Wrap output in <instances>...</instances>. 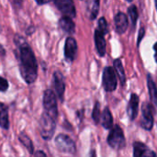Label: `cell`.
Segmentation results:
<instances>
[{
    "label": "cell",
    "mask_w": 157,
    "mask_h": 157,
    "mask_svg": "<svg viewBox=\"0 0 157 157\" xmlns=\"http://www.w3.org/2000/svg\"><path fill=\"white\" fill-rule=\"evenodd\" d=\"M147 85H148V89H149V94H150V98L155 106V108L157 109V88L155 86V81L153 80L151 75L147 76Z\"/></svg>",
    "instance_id": "obj_16"
},
{
    "label": "cell",
    "mask_w": 157,
    "mask_h": 157,
    "mask_svg": "<svg viewBox=\"0 0 157 157\" xmlns=\"http://www.w3.org/2000/svg\"><path fill=\"white\" fill-rule=\"evenodd\" d=\"M128 14L130 16V18L132 20V27H134L136 25V21L138 19V17H139V13H138V9L135 6H131L129 8H128Z\"/></svg>",
    "instance_id": "obj_22"
},
{
    "label": "cell",
    "mask_w": 157,
    "mask_h": 157,
    "mask_svg": "<svg viewBox=\"0 0 157 157\" xmlns=\"http://www.w3.org/2000/svg\"><path fill=\"white\" fill-rule=\"evenodd\" d=\"M102 125L105 129H110L113 125V118L110 113V110L107 108L104 109L102 116H101Z\"/></svg>",
    "instance_id": "obj_20"
},
{
    "label": "cell",
    "mask_w": 157,
    "mask_h": 157,
    "mask_svg": "<svg viewBox=\"0 0 157 157\" xmlns=\"http://www.w3.org/2000/svg\"><path fill=\"white\" fill-rule=\"evenodd\" d=\"M15 42L17 44L16 56L19 64L20 74L26 83L32 84L38 75V65L34 52L23 38L17 37Z\"/></svg>",
    "instance_id": "obj_1"
},
{
    "label": "cell",
    "mask_w": 157,
    "mask_h": 157,
    "mask_svg": "<svg viewBox=\"0 0 157 157\" xmlns=\"http://www.w3.org/2000/svg\"><path fill=\"white\" fill-rule=\"evenodd\" d=\"M98 29H100L101 31H103L105 34L109 31L108 30V23H107V20L104 17H101L98 20Z\"/></svg>",
    "instance_id": "obj_24"
},
{
    "label": "cell",
    "mask_w": 157,
    "mask_h": 157,
    "mask_svg": "<svg viewBox=\"0 0 157 157\" xmlns=\"http://www.w3.org/2000/svg\"><path fill=\"white\" fill-rule=\"evenodd\" d=\"M55 145L57 149L63 153L70 155H74L75 153V144L66 134H59L55 138Z\"/></svg>",
    "instance_id": "obj_5"
},
{
    "label": "cell",
    "mask_w": 157,
    "mask_h": 157,
    "mask_svg": "<svg viewBox=\"0 0 157 157\" xmlns=\"http://www.w3.org/2000/svg\"><path fill=\"white\" fill-rule=\"evenodd\" d=\"M105 33L100 29H97L95 31V43L97 52L99 56H104L106 54V40L104 38Z\"/></svg>",
    "instance_id": "obj_13"
},
{
    "label": "cell",
    "mask_w": 157,
    "mask_h": 157,
    "mask_svg": "<svg viewBox=\"0 0 157 157\" xmlns=\"http://www.w3.org/2000/svg\"><path fill=\"white\" fill-rule=\"evenodd\" d=\"M154 49H155V61H156L157 63V42L155 44Z\"/></svg>",
    "instance_id": "obj_27"
},
{
    "label": "cell",
    "mask_w": 157,
    "mask_h": 157,
    "mask_svg": "<svg viewBox=\"0 0 157 157\" xmlns=\"http://www.w3.org/2000/svg\"><path fill=\"white\" fill-rule=\"evenodd\" d=\"M59 25L62 28V29L67 33H74L75 32V25L73 22L72 18H70L68 17H63L59 21Z\"/></svg>",
    "instance_id": "obj_17"
},
{
    "label": "cell",
    "mask_w": 157,
    "mask_h": 157,
    "mask_svg": "<svg viewBox=\"0 0 157 157\" xmlns=\"http://www.w3.org/2000/svg\"><path fill=\"white\" fill-rule=\"evenodd\" d=\"M133 157H157L156 154L144 144L135 142L133 144Z\"/></svg>",
    "instance_id": "obj_10"
},
{
    "label": "cell",
    "mask_w": 157,
    "mask_h": 157,
    "mask_svg": "<svg viewBox=\"0 0 157 157\" xmlns=\"http://www.w3.org/2000/svg\"><path fill=\"white\" fill-rule=\"evenodd\" d=\"M139 97L136 94H132L129 104H128V108H127V113L129 118L133 121L136 119L137 115H138V109H139Z\"/></svg>",
    "instance_id": "obj_12"
},
{
    "label": "cell",
    "mask_w": 157,
    "mask_h": 157,
    "mask_svg": "<svg viewBox=\"0 0 157 157\" xmlns=\"http://www.w3.org/2000/svg\"><path fill=\"white\" fill-rule=\"evenodd\" d=\"M102 84L103 87L107 92H112L117 87V77L116 73L112 67L108 66L103 71L102 76Z\"/></svg>",
    "instance_id": "obj_6"
},
{
    "label": "cell",
    "mask_w": 157,
    "mask_h": 157,
    "mask_svg": "<svg viewBox=\"0 0 157 157\" xmlns=\"http://www.w3.org/2000/svg\"><path fill=\"white\" fill-rule=\"evenodd\" d=\"M108 144L110 145V147L116 150H121L125 147V137L123 134V131L120 126L115 125L112 128L108 136Z\"/></svg>",
    "instance_id": "obj_4"
},
{
    "label": "cell",
    "mask_w": 157,
    "mask_h": 157,
    "mask_svg": "<svg viewBox=\"0 0 157 157\" xmlns=\"http://www.w3.org/2000/svg\"><path fill=\"white\" fill-rule=\"evenodd\" d=\"M0 127L5 129V130H7L9 127L7 109L1 102H0Z\"/></svg>",
    "instance_id": "obj_18"
},
{
    "label": "cell",
    "mask_w": 157,
    "mask_h": 157,
    "mask_svg": "<svg viewBox=\"0 0 157 157\" xmlns=\"http://www.w3.org/2000/svg\"><path fill=\"white\" fill-rule=\"evenodd\" d=\"M141 126L146 131L152 130L154 126L153 108L148 103H144L143 105V119L141 121Z\"/></svg>",
    "instance_id": "obj_7"
},
{
    "label": "cell",
    "mask_w": 157,
    "mask_h": 157,
    "mask_svg": "<svg viewBox=\"0 0 157 157\" xmlns=\"http://www.w3.org/2000/svg\"><path fill=\"white\" fill-rule=\"evenodd\" d=\"M99 10V1L91 0L86 2V14L89 19H95Z\"/></svg>",
    "instance_id": "obj_15"
},
{
    "label": "cell",
    "mask_w": 157,
    "mask_h": 157,
    "mask_svg": "<svg viewBox=\"0 0 157 157\" xmlns=\"http://www.w3.org/2000/svg\"><path fill=\"white\" fill-rule=\"evenodd\" d=\"M43 107L45 109V113L51 116L55 121L58 117V108H57V101L56 97L52 90L47 89L43 95Z\"/></svg>",
    "instance_id": "obj_3"
},
{
    "label": "cell",
    "mask_w": 157,
    "mask_h": 157,
    "mask_svg": "<svg viewBox=\"0 0 157 157\" xmlns=\"http://www.w3.org/2000/svg\"><path fill=\"white\" fill-rule=\"evenodd\" d=\"M46 3H48V1H43V2L37 1V4H38V5H43V4H46Z\"/></svg>",
    "instance_id": "obj_28"
},
{
    "label": "cell",
    "mask_w": 157,
    "mask_h": 157,
    "mask_svg": "<svg viewBox=\"0 0 157 157\" xmlns=\"http://www.w3.org/2000/svg\"><path fill=\"white\" fill-rule=\"evenodd\" d=\"M155 6H156V9H157V2H155Z\"/></svg>",
    "instance_id": "obj_29"
},
{
    "label": "cell",
    "mask_w": 157,
    "mask_h": 157,
    "mask_svg": "<svg viewBox=\"0 0 157 157\" xmlns=\"http://www.w3.org/2000/svg\"><path fill=\"white\" fill-rule=\"evenodd\" d=\"M53 85L56 91L57 96L61 100L63 98V94L65 90V84H64V78L63 75L60 72H55L53 75Z\"/></svg>",
    "instance_id": "obj_11"
},
{
    "label": "cell",
    "mask_w": 157,
    "mask_h": 157,
    "mask_svg": "<svg viewBox=\"0 0 157 157\" xmlns=\"http://www.w3.org/2000/svg\"><path fill=\"white\" fill-rule=\"evenodd\" d=\"M77 52V43L73 37H68L65 40L64 45V56L67 61L73 62L76 56Z\"/></svg>",
    "instance_id": "obj_9"
},
{
    "label": "cell",
    "mask_w": 157,
    "mask_h": 157,
    "mask_svg": "<svg viewBox=\"0 0 157 157\" xmlns=\"http://www.w3.org/2000/svg\"><path fill=\"white\" fill-rule=\"evenodd\" d=\"M34 157H47V155H46L45 153H43L42 151H38V152H36L35 156Z\"/></svg>",
    "instance_id": "obj_26"
},
{
    "label": "cell",
    "mask_w": 157,
    "mask_h": 157,
    "mask_svg": "<svg viewBox=\"0 0 157 157\" xmlns=\"http://www.w3.org/2000/svg\"><path fill=\"white\" fill-rule=\"evenodd\" d=\"M92 117L93 120L96 123H98V121H100V105L98 102L96 103L95 107H94V110L92 113Z\"/></svg>",
    "instance_id": "obj_23"
},
{
    "label": "cell",
    "mask_w": 157,
    "mask_h": 157,
    "mask_svg": "<svg viewBox=\"0 0 157 157\" xmlns=\"http://www.w3.org/2000/svg\"><path fill=\"white\" fill-rule=\"evenodd\" d=\"M114 68H115L116 73L118 74V76L121 82V85L124 86L125 82H126V75H125L124 68H123V65H122L121 59H116L114 61Z\"/></svg>",
    "instance_id": "obj_19"
},
{
    "label": "cell",
    "mask_w": 157,
    "mask_h": 157,
    "mask_svg": "<svg viewBox=\"0 0 157 157\" xmlns=\"http://www.w3.org/2000/svg\"><path fill=\"white\" fill-rule=\"evenodd\" d=\"M19 141L27 147V149L29 151L30 154L33 153V145H32V143H31L29 137L26 133L21 132V133L19 134Z\"/></svg>",
    "instance_id": "obj_21"
},
{
    "label": "cell",
    "mask_w": 157,
    "mask_h": 157,
    "mask_svg": "<svg viewBox=\"0 0 157 157\" xmlns=\"http://www.w3.org/2000/svg\"><path fill=\"white\" fill-rule=\"evenodd\" d=\"M115 27H116V31L119 34H122L124 33L127 29H128V17L127 16L123 13V12H119L116 16H115Z\"/></svg>",
    "instance_id": "obj_14"
},
{
    "label": "cell",
    "mask_w": 157,
    "mask_h": 157,
    "mask_svg": "<svg viewBox=\"0 0 157 157\" xmlns=\"http://www.w3.org/2000/svg\"><path fill=\"white\" fill-rule=\"evenodd\" d=\"M8 88V82L2 76H0V91H6Z\"/></svg>",
    "instance_id": "obj_25"
},
{
    "label": "cell",
    "mask_w": 157,
    "mask_h": 157,
    "mask_svg": "<svg viewBox=\"0 0 157 157\" xmlns=\"http://www.w3.org/2000/svg\"><path fill=\"white\" fill-rule=\"evenodd\" d=\"M54 5L64 15V17H68L70 18L75 17V7L74 2L71 0H58L54 1Z\"/></svg>",
    "instance_id": "obj_8"
},
{
    "label": "cell",
    "mask_w": 157,
    "mask_h": 157,
    "mask_svg": "<svg viewBox=\"0 0 157 157\" xmlns=\"http://www.w3.org/2000/svg\"><path fill=\"white\" fill-rule=\"evenodd\" d=\"M56 127V121L49 116L47 113H42L40 120V132L44 140H50L54 133Z\"/></svg>",
    "instance_id": "obj_2"
}]
</instances>
